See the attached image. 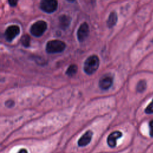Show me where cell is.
Listing matches in <instances>:
<instances>
[{"instance_id":"cell-1","label":"cell","mask_w":153,"mask_h":153,"mask_svg":"<svg viewBox=\"0 0 153 153\" xmlns=\"http://www.w3.org/2000/svg\"><path fill=\"white\" fill-rule=\"evenodd\" d=\"M99 59L96 55L88 57L84 62V71L88 75L94 73L99 66Z\"/></svg>"},{"instance_id":"cell-2","label":"cell","mask_w":153,"mask_h":153,"mask_svg":"<svg viewBox=\"0 0 153 153\" xmlns=\"http://www.w3.org/2000/svg\"><path fill=\"white\" fill-rule=\"evenodd\" d=\"M66 48V44L60 40H51L47 43L46 51L47 53H57L62 52Z\"/></svg>"},{"instance_id":"cell-3","label":"cell","mask_w":153,"mask_h":153,"mask_svg":"<svg viewBox=\"0 0 153 153\" xmlns=\"http://www.w3.org/2000/svg\"><path fill=\"white\" fill-rule=\"evenodd\" d=\"M94 137V131L91 129L85 131L77 140L76 143L79 148H84L88 146L92 142Z\"/></svg>"},{"instance_id":"cell-4","label":"cell","mask_w":153,"mask_h":153,"mask_svg":"<svg viewBox=\"0 0 153 153\" xmlns=\"http://www.w3.org/2000/svg\"><path fill=\"white\" fill-rule=\"evenodd\" d=\"M47 24L43 20H39L34 23L30 28V33L35 36L39 37L43 35L45 31L47 30Z\"/></svg>"},{"instance_id":"cell-5","label":"cell","mask_w":153,"mask_h":153,"mask_svg":"<svg viewBox=\"0 0 153 153\" xmlns=\"http://www.w3.org/2000/svg\"><path fill=\"white\" fill-rule=\"evenodd\" d=\"M123 136V133L118 130L111 131L107 136L106 143L111 148H114L117 145V141Z\"/></svg>"},{"instance_id":"cell-6","label":"cell","mask_w":153,"mask_h":153,"mask_svg":"<svg viewBox=\"0 0 153 153\" xmlns=\"http://www.w3.org/2000/svg\"><path fill=\"white\" fill-rule=\"evenodd\" d=\"M58 6L57 0H41L40 2L41 9L47 13H52L54 12Z\"/></svg>"},{"instance_id":"cell-7","label":"cell","mask_w":153,"mask_h":153,"mask_svg":"<svg viewBox=\"0 0 153 153\" xmlns=\"http://www.w3.org/2000/svg\"><path fill=\"white\" fill-rule=\"evenodd\" d=\"M20 33V27L17 25H11L8 26L5 32V39L8 41H12Z\"/></svg>"},{"instance_id":"cell-8","label":"cell","mask_w":153,"mask_h":153,"mask_svg":"<svg viewBox=\"0 0 153 153\" xmlns=\"http://www.w3.org/2000/svg\"><path fill=\"white\" fill-rule=\"evenodd\" d=\"M89 27L87 23H82L77 31V38L79 42H83L88 36Z\"/></svg>"},{"instance_id":"cell-9","label":"cell","mask_w":153,"mask_h":153,"mask_svg":"<svg viewBox=\"0 0 153 153\" xmlns=\"http://www.w3.org/2000/svg\"><path fill=\"white\" fill-rule=\"evenodd\" d=\"M113 84V77L111 75L103 76L99 81V86L103 90H108Z\"/></svg>"},{"instance_id":"cell-10","label":"cell","mask_w":153,"mask_h":153,"mask_svg":"<svg viewBox=\"0 0 153 153\" xmlns=\"http://www.w3.org/2000/svg\"><path fill=\"white\" fill-rule=\"evenodd\" d=\"M142 71L153 73V52L143 59Z\"/></svg>"},{"instance_id":"cell-11","label":"cell","mask_w":153,"mask_h":153,"mask_svg":"<svg viewBox=\"0 0 153 153\" xmlns=\"http://www.w3.org/2000/svg\"><path fill=\"white\" fill-rule=\"evenodd\" d=\"M117 21H118V16L115 12L113 11L109 15L108 19L107 20V23H106L107 26L109 27H112L116 25Z\"/></svg>"},{"instance_id":"cell-12","label":"cell","mask_w":153,"mask_h":153,"mask_svg":"<svg viewBox=\"0 0 153 153\" xmlns=\"http://www.w3.org/2000/svg\"><path fill=\"white\" fill-rule=\"evenodd\" d=\"M71 20V19L66 15L60 16L59 17V24L61 28L63 29L67 28L70 25Z\"/></svg>"},{"instance_id":"cell-13","label":"cell","mask_w":153,"mask_h":153,"mask_svg":"<svg viewBox=\"0 0 153 153\" xmlns=\"http://www.w3.org/2000/svg\"><path fill=\"white\" fill-rule=\"evenodd\" d=\"M77 71H78L77 66L75 64H72L68 67L66 72V74L69 76H73L76 74V73L77 72Z\"/></svg>"},{"instance_id":"cell-14","label":"cell","mask_w":153,"mask_h":153,"mask_svg":"<svg viewBox=\"0 0 153 153\" xmlns=\"http://www.w3.org/2000/svg\"><path fill=\"white\" fill-rule=\"evenodd\" d=\"M30 38L28 35H23L21 38V43L23 46L25 47H28L30 45Z\"/></svg>"},{"instance_id":"cell-15","label":"cell","mask_w":153,"mask_h":153,"mask_svg":"<svg viewBox=\"0 0 153 153\" xmlns=\"http://www.w3.org/2000/svg\"><path fill=\"white\" fill-rule=\"evenodd\" d=\"M145 114L149 115L153 114V97L151 99V102L148 104L146 107L145 108L144 110Z\"/></svg>"},{"instance_id":"cell-16","label":"cell","mask_w":153,"mask_h":153,"mask_svg":"<svg viewBox=\"0 0 153 153\" xmlns=\"http://www.w3.org/2000/svg\"><path fill=\"white\" fill-rule=\"evenodd\" d=\"M152 27H153V10H152V14H151V19L149 20V22L148 23L144 32L148 31V30H149L150 29H151Z\"/></svg>"},{"instance_id":"cell-17","label":"cell","mask_w":153,"mask_h":153,"mask_svg":"<svg viewBox=\"0 0 153 153\" xmlns=\"http://www.w3.org/2000/svg\"><path fill=\"white\" fill-rule=\"evenodd\" d=\"M149 136L153 137V120L149 122Z\"/></svg>"},{"instance_id":"cell-18","label":"cell","mask_w":153,"mask_h":153,"mask_svg":"<svg viewBox=\"0 0 153 153\" xmlns=\"http://www.w3.org/2000/svg\"><path fill=\"white\" fill-rule=\"evenodd\" d=\"M9 5L11 7H16L17 4L18 0H8Z\"/></svg>"},{"instance_id":"cell-19","label":"cell","mask_w":153,"mask_h":153,"mask_svg":"<svg viewBox=\"0 0 153 153\" xmlns=\"http://www.w3.org/2000/svg\"><path fill=\"white\" fill-rule=\"evenodd\" d=\"M16 153H29L28 152V150L25 148H21L20 149H19L16 152Z\"/></svg>"},{"instance_id":"cell-20","label":"cell","mask_w":153,"mask_h":153,"mask_svg":"<svg viewBox=\"0 0 153 153\" xmlns=\"http://www.w3.org/2000/svg\"><path fill=\"white\" fill-rule=\"evenodd\" d=\"M68 2H74L75 0H67Z\"/></svg>"}]
</instances>
